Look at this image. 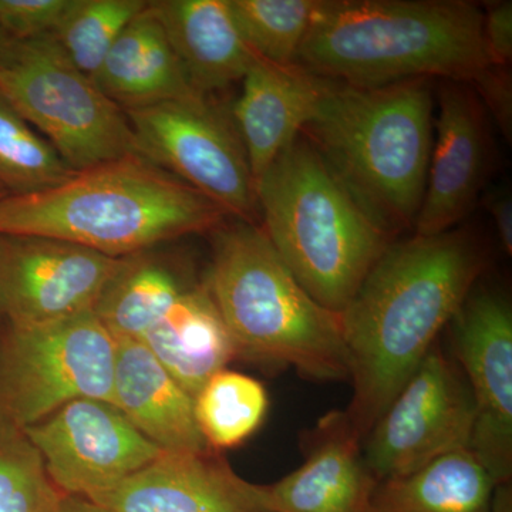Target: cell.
<instances>
[{
    "mask_svg": "<svg viewBox=\"0 0 512 512\" xmlns=\"http://www.w3.org/2000/svg\"><path fill=\"white\" fill-rule=\"evenodd\" d=\"M483 259L451 229L387 247L340 313L353 400L346 417L366 437L466 302Z\"/></svg>",
    "mask_w": 512,
    "mask_h": 512,
    "instance_id": "cell-1",
    "label": "cell"
},
{
    "mask_svg": "<svg viewBox=\"0 0 512 512\" xmlns=\"http://www.w3.org/2000/svg\"><path fill=\"white\" fill-rule=\"evenodd\" d=\"M296 64L360 87L473 82L493 67L483 12L461 0H319Z\"/></svg>",
    "mask_w": 512,
    "mask_h": 512,
    "instance_id": "cell-2",
    "label": "cell"
},
{
    "mask_svg": "<svg viewBox=\"0 0 512 512\" xmlns=\"http://www.w3.org/2000/svg\"><path fill=\"white\" fill-rule=\"evenodd\" d=\"M430 79L360 87L322 77L303 137L384 234L412 227L433 150Z\"/></svg>",
    "mask_w": 512,
    "mask_h": 512,
    "instance_id": "cell-3",
    "label": "cell"
},
{
    "mask_svg": "<svg viewBox=\"0 0 512 512\" xmlns=\"http://www.w3.org/2000/svg\"><path fill=\"white\" fill-rule=\"evenodd\" d=\"M225 212L133 154L74 173L50 190L0 201V234L60 239L113 258L211 231Z\"/></svg>",
    "mask_w": 512,
    "mask_h": 512,
    "instance_id": "cell-4",
    "label": "cell"
},
{
    "mask_svg": "<svg viewBox=\"0 0 512 512\" xmlns=\"http://www.w3.org/2000/svg\"><path fill=\"white\" fill-rule=\"evenodd\" d=\"M207 289L237 356L312 379L350 376L339 313L302 288L264 229L242 221L217 232Z\"/></svg>",
    "mask_w": 512,
    "mask_h": 512,
    "instance_id": "cell-5",
    "label": "cell"
},
{
    "mask_svg": "<svg viewBox=\"0 0 512 512\" xmlns=\"http://www.w3.org/2000/svg\"><path fill=\"white\" fill-rule=\"evenodd\" d=\"M264 232L323 308L342 313L387 247L318 151L299 136L256 181Z\"/></svg>",
    "mask_w": 512,
    "mask_h": 512,
    "instance_id": "cell-6",
    "label": "cell"
},
{
    "mask_svg": "<svg viewBox=\"0 0 512 512\" xmlns=\"http://www.w3.org/2000/svg\"><path fill=\"white\" fill-rule=\"evenodd\" d=\"M0 93L74 173L136 154L124 110L67 60L50 35L13 45L0 63Z\"/></svg>",
    "mask_w": 512,
    "mask_h": 512,
    "instance_id": "cell-7",
    "label": "cell"
},
{
    "mask_svg": "<svg viewBox=\"0 0 512 512\" xmlns=\"http://www.w3.org/2000/svg\"><path fill=\"white\" fill-rule=\"evenodd\" d=\"M117 342L96 313L16 326L0 323V413L22 429L64 404H113Z\"/></svg>",
    "mask_w": 512,
    "mask_h": 512,
    "instance_id": "cell-8",
    "label": "cell"
},
{
    "mask_svg": "<svg viewBox=\"0 0 512 512\" xmlns=\"http://www.w3.org/2000/svg\"><path fill=\"white\" fill-rule=\"evenodd\" d=\"M137 156L174 175L225 214L251 220L255 180L234 121L207 97L126 110Z\"/></svg>",
    "mask_w": 512,
    "mask_h": 512,
    "instance_id": "cell-9",
    "label": "cell"
},
{
    "mask_svg": "<svg viewBox=\"0 0 512 512\" xmlns=\"http://www.w3.org/2000/svg\"><path fill=\"white\" fill-rule=\"evenodd\" d=\"M474 423L470 387L431 348L367 434L363 460L376 481L406 477L444 454L470 450Z\"/></svg>",
    "mask_w": 512,
    "mask_h": 512,
    "instance_id": "cell-10",
    "label": "cell"
},
{
    "mask_svg": "<svg viewBox=\"0 0 512 512\" xmlns=\"http://www.w3.org/2000/svg\"><path fill=\"white\" fill-rule=\"evenodd\" d=\"M25 431L57 490L87 500L163 453L114 404L97 399L73 400Z\"/></svg>",
    "mask_w": 512,
    "mask_h": 512,
    "instance_id": "cell-11",
    "label": "cell"
},
{
    "mask_svg": "<svg viewBox=\"0 0 512 512\" xmlns=\"http://www.w3.org/2000/svg\"><path fill=\"white\" fill-rule=\"evenodd\" d=\"M126 258L60 239L0 234V323L40 325L94 311Z\"/></svg>",
    "mask_w": 512,
    "mask_h": 512,
    "instance_id": "cell-12",
    "label": "cell"
},
{
    "mask_svg": "<svg viewBox=\"0 0 512 512\" xmlns=\"http://www.w3.org/2000/svg\"><path fill=\"white\" fill-rule=\"evenodd\" d=\"M453 320L476 409L470 451L505 485L512 474L511 308L495 293H470Z\"/></svg>",
    "mask_w": 512,
    "mask_h": 512,
    "instance_id": "cell-13",
    "label": "cell"
},
{
    "mask_svg": "<svg viewBox=\"0 0 512 512\" xmlns=\"http://www.w3.org/2000/svg\"><path fill=\"white\" fill-rule=\"evenodd\" d=\"M90 501L110 512H271L265 485L239 477L212 450L163 451Z\"/></svg>",
    "mask_w": 512,
    "mask_h": 512,
    "instance_id": "cell-14",
    "label": "cell"
},
{
    "mask_svg": "<svg viewBox=\"0 0 512 512\" xmlns=\"http://www.w3.org/2000/svg\"><path fill=\"white\" fill-rule=\"evenodd\" d=\"M458 83L448 80L441 89L437 140L413 225L417 235L454 229L473 210L483 187L488 161L484 111L470 90Z\"/></svg>",
    "mask_w": 512,
    "mask_h": 512,
    "instance_id": "cell-15",
    "label": "cell"
},
{
    "mask_svg": "<svg viewBox=\"0 0 512 512\" xmlns=\"http://www.w3.org/2000/svg\"><path fill=\"white\" fill-rule=\"evenodd\" d=\"M360 437L345 413L325 417L298 470L265 485L271 512H372L377 481L367 470Z\"/></svg>",
    "mask_w": 512,
    "mask_h": 512,
    "instance_id": "cell-16",
    "label": "cell"
},
{
    "mask_svg": "<svg viewBox=\"0 0 512 512\" xmlns=\"http://www.w3.org/2000/svg\"><path fill=\"white\" fill-rule=\"evenodd\" d=\"M232 121L247 153L255 184L301 136L318 101L322 77L298 64H275L256 56L242 79Z\"/></svg>",
    "mask_w": 512,
    "mask_h": 512,
    "instance_id": "cell-17",
    "label": "cell"
},
{
    "mask_svg": "<svg viewBox=\"0 0 512 512\" xmlns=\"http://www.w3.org/2000/svg\"><path fill=\"white\" fill-rule=\"evenodd\" d=\"M113 404L163 451L212 450L195 419L194 397L175 382L144 343L117 342Z\"/></svg>",
    "mask_w": 512,
    "mask_h": 512,
    "instance_id": "cell-18",
    "label": "cell"
},
{
    "mask_svg": "<svg viewBox=\"0 0 512 512\" xmlns=\"http://www.w3.org/2000/svg\"><path fill=\"white\" fill-rule=\"evenodd\" d=\"M151 6L200 96L244 79L256 56L242 39L228 0H158Z\"/></svg>",
    "mask_w": 512,
    "mask_h": 512,
    "instance_id": "cell-19",
    "label": "cell"
},
{
    "mask_svg": "<svg viewBox=\"0 0 512 512\" xmlns=\"http://www.w3.org/2000/svg\"><path fill=\"white\" fill-rule=\"evenodd\" d=\"M92 80L124 111L200 97L188 82L151 2L117 37Z\"/></svg>",
    "mask_w": 512,
    "mask_h": 512,
    "instance_id": "cell-20",
    "label": "cell"
},
{
    "mask_svg": "<svg viewBox=\"0 0 512 512\" xmlns=\"http://www.w3.org/2000/svg\"><path fill=\"white\" fill-rule=\"evenodd\" d=\"M141 343L191 397L237 356L207 288L185 289Z\"/></svg>",
    "mask_w": 512,
    "mask_h": 512,
    "instance_id": "cell-21",
    "label": "cell"
},
{
    "mask_svg": "<svg viewBox=\"0 0 512 512\" xmlns=\"http://www.w3.org/2000/svg\"><path fill=\"white\" fill-rule=\"evenodd\" d=\"M497 483L470 450L444 454L376 488L372 512H491Z\"/></svg>",
    "mask_w": 512,
    "mask_h": 512,
    "instance_id": "cell-22",
    "label": "cell"
},
{
    "mask_svg": "<svg viewBox=\"0 0 512 512\" xmlns=\"http://www.w3.org/2000/svg\"><path fill=\"white\" fill-rule=\"evenodd\" d=\"M184 291L170 266L141 252L124 259L94 313L116 342H141Z\"/></svg>",
    "mask_w": 512,
    "mask_h": 512,
    "instance_id": "cell-23",
    "label": "cell"
},
{
    "mask_svg": "<svg viewBox=\"0 0 512 512\" xmlns=\"http://www.w3.org/2000/svg\"><path fill=\"white\" fill-rule=\"evenodd\" d=\"M268 404V394L258 380L222 370L194 397L195 419L212 450L231 448L258 430Z\"/></svg>",
    "mask_w": 512,
    "mask_h": 512,
    "instance_id": "cell-24",
    "label": "cell"
},
{
    "mask_svg": "<svg viewBox=\"0 0 512 512\" xmlns=\"http://www.w3.org/2000/svg\"><path fill=\"white\" fill-rule=\"evenodd\" d=\"M74 171L0 93V192L25 197L66 183Z\"/></svg>",
    "mask_w": 512,
    "mask_h": 512,
    "instance_id": "cell-25",
    "label": "cell"
},
{
    "mask_svg": "<svg viewBox=\"0 0 512 512\" xmlns=\"http://www.w3.org/2000/svg\"><path fill=\"white\" fill-rule=\"evenodd\" d=\"M144 0H70L53 40L90 79L128 23L147 8Z\"/></svg>",
    "mask_w": 512,
    "mask_h": 512,
    "instance_id": "cell-26",
    "label": "cell"
},
{
    "mask_svg": "<svg viewBox=\"0 0 512 512\" xmlns=\"http://www.w3.org/2000/svg\"><path fill=\"white\" fill-rule=\"evenodd\" d=\"M319 0H228L235 25L255 56L296 64Z\"/></svg>",
    "mask_w": 512,
    "mask_h": 512,
    "instance_id": "cell-27",
    "label": "cell"
},
{
    "mask_svg": "<svg viewBox=\"0 0 512 512\" xmlns=\"http://www.w3.org/2000/svg\"><path fill=\"white\" fill-rule=\"evenodd\" d=\"M62 495L25 429L0 413V512H50Z\"/></svg>",
    "mask_w": 512,
    "mask_h": 512,
    "instance_id": "cell-28",
    "label": "cell"
},
{
    "mask_svg": "<svg viewBox=\"0 0 512 512\" xmlns=\"http://www.w3.org/2000/svg\"><path fill=\"white\" fill-rule=\"evenodd\" d=\"M70 0H0V26L16 42L52 35Z\"/></svg>",
    "mask_w": 512,
    "mask_h": 512,
    "instance_id": "cell-29",
    "label": "cell"
},
{
    "mask_svg": "<svg viewBox=\"0 0 512 512\" xmlns=\"http://www.w3.org/2000/svg\"><path fill=\"white\" fill-rule=\"evenodd\" d=\"M478 92L493 113L498 126L511 140L512 130V87L510 73L504 67L493 66L478 74L473 80Z\"/></svg>",
    "mask_w": 512,
    "mask_h": 512,
    "instance_id": "cell-30",
    "label": "cell"
},
{
    "mask_svg": "<svg viewBox=\"0 0 512 512\" xmlns=\"http://www.w3.org/2000/svg\"><path fill=\"white\" fill-rule=\"evenodd\" d=\"M484 40L493 66L504 67L512 57V3L488 6L484 16Z\"/></svg>",
    "mask_w": 512,
    "mask_h": 512,
    "instance_id": "cell-31",
    "label": "cell"
},
{
    "mask_svg": "<svg viewBox=\"0 0 512 512\" xmlns=\"http://www.w3.org/2000/svg\"><path fill=\"white\" fill-rule=\"evenodd\" d=\"M487 208L490 212L498 237L508 255L512 254V200L510 192L505 188L490 192L487 197Z\"/></svg>",
    "mask_w": 512,
    "mask_h": 512,
    "instance_id": "cell-32",
    "label": "cell"
},
{
    "mask_svg": "<svg viewBox=\"0 0 512 512\" xmlns=\"http://www.w3.org/2000/svg\"><path fill=\"white\" fill-rule=\"evenodd\" d=\"M50 512H110L101 505L76 497V495H62Z\"/></svg>",
    "mask_w": 512,
    "mask_h": 512,
    "instance_id": "cell-33",
    "label": "cell"
},
{
    "mask_svg": "<svg viewBox=\"0 0 512 512\" xmlns=\"http://www.w3.org/2000/svg\"><path fill=\"white\" fill-rule=\"evenodd\" d=\"M507 485H498L491 512H512L511 490Z\"/></svg>",
    "mask_w": 512,
    "mask_h": 512,
    "instance_id": "cell-34",
    "label": "cell"
},
{
    "mask_svg": "<svg viewBox=\"0 0 512 512\" xmlns=\"http://www.w3.org/2000/svg\"><path fill=\"white\" fill-rule=\"evenodd\" d=\"M15 43L16 40L9 37L8 33H6L5 30L2 29V26H0V63L8 57L10 50H12Z\"/></svg>",
    "mask_w": 512,
    "mask_h": 512,
    "instance_id": "cell-35",
    "label": "cell"
},
{
    "mask_svg": "<svg viewBox=\"0 0 512 512\" xmlns=\"http://www.w3.org/2000/svg\"><path fill=\"white\" fill-rule=\"evenodd\" d=\"M5 197H6V195H3L2 192H0V201H2L3 198H5Z\"/></svg>",
    "mask_w": 512,
    "mask_h": 512,
    "instance_id": "cell-36",
    "label": "cell"
}]
</instances>
